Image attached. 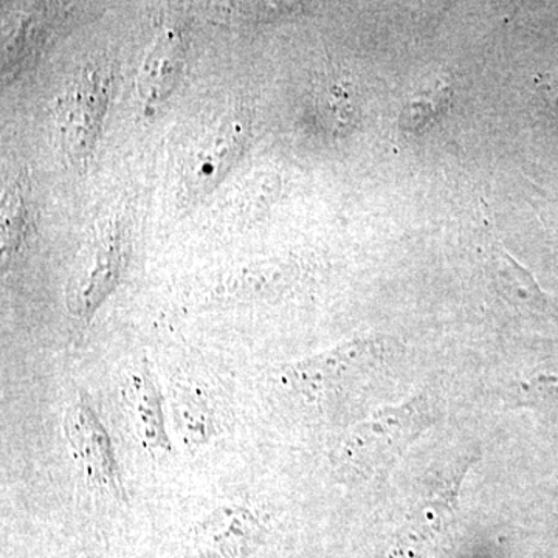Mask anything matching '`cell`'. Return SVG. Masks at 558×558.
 Returning a JSON list of instances; mask_svg holds the SVG:
<instances>
[{
  "label": "cell",
  "instance_id": "obj_1",
  "mask_svg": "<svg viewBox=\"0 0 558 558\" xmlns=\"http://www.w3.org/2000/svg\"><path fill=\"white\" fill-rule=\"evenodd\" d=\"M435 421V403L428 396L381 409L344 435L333 454L336 468L352 483L379 480Z\"/></svg>",
  "mask_w": 558,
  "mask_h": 558
},
{
  "label": "cell",
  "instance_id": "obj_2",
  "mask_svg": "<svg viewBox=\"0 0 558 558\" xmlns=\"http://www.w3.org/2000/svg\"><path fill=\"white\" fill-rule=\"evenodd\" d=\"M389 354L381 339H360L286 369L284 381L301 398L330 403L368 387Z\"/></svg>",
  "mask_w": 558,
  "mask_h": 558
},
{
  "label": "cell",
  "instance_id": "obj_3",
  "mask_svg": "<svg viewBox=\"0 0 558 558\" xmlns=\"http://www.w3.org/2000/svg\"><path fill=\"white\" fill-rule=\"evenodd\" d=\"M128 231L120 220H109L95 231L81 250L68 286V310L87 319L95 314L119 286L126 267Z\"/></svg>",
  "mask_w": 558,
  "mask_h": 558
},
{
  "label": "cell",
  "instance_id": "obj_4",
  "mask_svg": "<svg viewBox=\"0 0 558 558\" xmlns=\"http://www.w3.org/2000/svg\"><path fill=\"white\" fill-rule=\"evenodd\" d=\"M110 70L87 64L70 83L58 112V137L70 163H86L97 145L110 94Z\"/></svg>",
  "mask_w": 558,
  "mask_h": 558
},
{
  "label": "cell",
  "instance_id": "obj_5",
  "mask_svg": "<svg viewBox=\"0 0 558 558\" xmlns=\"http://www.w3.org/2000/svg\"><path fill=\"white\" fill-rule=\"evenodd\" d=\"M64 433L87 484L106 497L124 501L126 492L112 439L89 400L83 396L70 403L65 411Z\"/></svg>",
  "mask_w": 558,
  "mask_h": 558
},
{
  "label": "cell",
  "instance_id": "obj_6",
  "mask_svg": "<svg viewBox=\"0 0 558 558\" xmlns=\"http://www.w3.org/2000/svg\"><path fill=\"white\" fill-rule=\"evenodd\" d=\"M247 132V117L242 112H230L205 135L204 142L186 161L185 183L191 194H201L216 186L240 157Z\"/></svg>",
  "mask_w": 558,
  "mask_h": 558
},
{
  "label": "cell",
  "instance_id": "obj_7",
  "mask_svg": "<svg viewBox=\"0 0 558 558\" xmlns=\"http://www.w3.org/2000/svg\"><path fill=\"white\" fill-rule=\"evenodd\" d=\"M263 535L258 519L245 508H220L209 513L191 538L193 558H247Z\"/></svg>",
  "mask_w": 558,
  "mask_h": 558
},
{
  "label": "cell",
  "instance_id": "obj_8",
  "mask_svg": "<svg viewBox=\"0 0 558 558\" xmlns=\"http://www.w3.org/2000/svg\"><path fill=\"white\" fill-rule=\"evenodd\" d=\"M124 396L146 451L154 457L170 454L172 447L165 421L163 396L148 366L142 365L132 371Z\"/></svg>",
  "mask_w": 558,
  "mask_h": 558
},
{
  "label": "cell",
  "instance_id": "obj_9",
  "mask_svg": "<svg viewBox=\"0 0 558 558\" xmlns=\"http://www.w3.org/2000/svg\"><path fill=\"white\" fill-rule=\"evenodd\" d=\"M186 44L182 33L167 28L157 35L138 73V95L146 106L167 100L185 62Z\"/></svg>",
  "mask_w": 558,
  "mask_h": 558
},
{
  "label": "cell",
  "instance_id": "obj_10",
  "mask_svg": "<svg viewBox=\"0 0 558 558\" xmlns=\"http://www.w3.org/2000/svg\"><path fill=\"white\" fill-rule=\"evenodd\" d=\"M488 267H490L492 279H494L498 292L513 306L538 312V314H556L558 312L556 301L549 299L538 288L534 277L501 245L497 244L492 248Z\"/></svg>",
  "mask_w": 558,
  "mask_h": 558
},
{
  "label": "cell",
  "instance_id": "obj_11",
  "mask_svg": "<svg viewBox=\"0 0 558 558\" xmlns=\"http://www.w3.org/2000/svg\"><path fill=\"white\" fill-rule=\"evenodd\" d=\"M451 508L453 505L428 502L418 510L396 534L387 558H436Z\"/></svg>",
  "mask_w": 558,
  "mask_h": 558
},
{
  "label": "cell",
  "instance_id": "obj_12",
  "mask_svg": "<svg viewBox=\"0 0 558 558\" xmlns=\"http://www.w3.org/2000/svg\"><path fill=\"white\" fill-rule=\"evenodd\" d=\"M31 223V205L24 182H13L3 190L2 219H0V242H2V258L5 259L20 252L22 242L27 234Z\"/></svg>",
  "mask_w": 558,
  "mask_h": 558
},
{
  "label": "cell",
  "instance_id": "obj_13",
  "mask_svg": "<svg viewBox=\"0 0 558 558\" xmlns=\"http://www.w3.org/2000/svg\"><path fill=\"white\" fill-rule=\"evenodd\" d=\"M207 405V400L199 398L197 392H178L175 421L193 444H204L215 432V422Z\"/></svg>",
  "mask_w": 558,
  "mask_h": 558
}]
</instances>
